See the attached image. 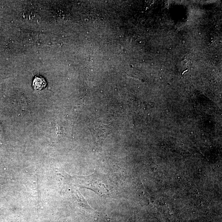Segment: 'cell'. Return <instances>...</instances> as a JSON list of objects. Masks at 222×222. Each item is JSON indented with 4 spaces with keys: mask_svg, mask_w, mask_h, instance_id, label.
I'll return each mask as SVG.
<instances>
[{
    "mask_svg": "<svg viewBox=\"0 0 222 222\" xmlns=\"http://www.w3.org/2000/svg\"><path fill=\"white\" fill-rule=\"evenodd\" d=\"M47 85V82L43 77L36 76L34 78L33 82V86L34 90L40 91L45 88Z\"/></svg>",
    "mask_w": 222,
    "mask_h": 222,
    "instance_id": "6da1fadb",
    "label": "cell"
}]
</instances>
